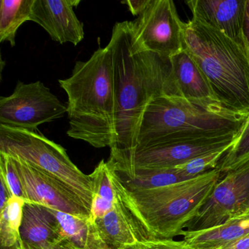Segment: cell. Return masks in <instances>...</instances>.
I'll return each mask as SVG.
<instances>
[{
  "instance_id": "cell-1",
  "label": "cell",
  "mask_w": 249,
  "mask_h": 249,
  "mask_svg": "<svg viewBox=\"0 0 249 249\" xmlns=\"http://www.w3.org/2000/svg\"><path fill=\"white\" fill-rule=\"evenodd\" d=\"M113 59L116 97L114 137L107 162L118 164L137 147L142 116L160 96H176L170 82V58L133 46L129 21L117 22L108 43Z\"/></svg>"
},
{
  "instance_id": "cell-2",
  "label": "cell",
  "mask_w": 249,
  "mask_h": 249,
  "mask_svg": "<svg viewBox=\"0 0 249 249\" xmlns=\"http://www.w3.org/2000/svg\"><path fill=\"white\" fill-rule=\"evenodd\" d=\"M68 95L67 135L96 148H110L114 137L116 97L108 45L86 61H78L71 77L59 80Z\"/></svg>"
},
{
  "instance_id": "cell-3",
  "label": "cell",
  "mask_w": 249,
  "mask_h": 249,
  "mask_svg": "<svg viewBox=\"0 0 249 249\" xmlns=\"http://www.w3.org/2000/svg\"><path fill=\"white\" fill-rule=\"evenodd\" d=\"M111 170L113 186L147 240L182 235L223 176L217 167L175 184L148 190L128 191Z\"/></svg>"
},
{
  "instance_id": "cell-4",
  "label": "cell",
  "mask_w": 249,
  "mask_h": 249,
  "mask_svg": "<svg viewBox=\"0 0 249 249\" xmlns=\"http://www.w3.org/2000/svg\"><path fill=\"white\" fill-rule=\"evenodd\" d=\"M183 49L208 80L225 108L249 115V56L247 49L202 21L185 23Z\"/></svg>"
},
{
  "instance_id": "cell-5",
  "label": "cell",
  "mask_w": 249,
  "mask_h": 249,
  "mask_svg": "<svg viewBox=\"0 0 249 249\" xmlns=\"http://www.w3.org/2000/svg\"><path fill=\"white\" fill-rule=\"evenodd\" d=\"M249 118L218 103L160 96L150 103L142 116L135 149L159 141L240 134Z\"/></svg>"
},
{
  "instance_id": "cell-6",
  "label": "cell",
  "mask_w": 249,
  "mask_h": 249,
  "mask_svg": "<svg viewBox=\"0 0 249 249\" xmlns=\"http://www.w3.org/2000/svg\"><path fill=\"white\" fill-rule=\"evenodd\" d=\"M0 153L21 159L62 182L91 213L93 182L71 161L66 150L38 129L0 125Z\"/></svg>"
},
{
  "instance_id": "cell-7",
  "label": "cell",
  "mask_w": 249,
  "mask_h": 249,
  "mask_svg": "<svg viewBox=\"0 0 249 249\" xmlns=\"http://www.w3.org/2000/svg\"><path fill=\"white\" fill-rule=\"evenodd\" d=\"M240 134L159 141L137 148L123 162L109 164L116 173L131 175L139 170L175 168L201 156L228 151Z\"/></svg>"
},
{
  "instance_id": "cell-8",
  "label": "cell",
  "mask_w": 249,
  "mask_h": 249,
  "mask_svg": "<svg viewBox=\"0 0 249 249\" xmlns=\"http://www.w3.org/2000/svg\"><path fill=\"white\" fill-rule=\"evenodd\" d=\"M184 24L173 1L151 0L136 19L129 21L134 48L172 57L183 49Z\"/></svg>"
},
{
  "instance_id": "cell-9",
  "label": "cell",
  "mask_w": 249,
  "mask_h": 249,
  "mask_svg": "<svg viewBox=\"0 0 249 249\" xmlns=\"http://www.w3.org/2000/svg\"><path fill=\"white\" fill-rule=\"evenodd\" d=\"M68 109L40 81H18L14 92L0 97V125L34 131L60 119Z\"/></svg>"
},
{
  "instance_id": "cell-10",
  "label": "cell",
  "mask_w": 249,
  "mask_h": 249,
  "mask_svg": "<svg viewBox=\"0 0 249 249\" xmlns=\"http://www.w3.org/2000/svg\"><path fill=\"white\" fill-rule=\"evenodd\" d=\"M249 209V160L223 174L185 231H198L221 225Z\"/></svg>"
},
{
  "instance_id": "cell-11",
  "label": "cell",
  "mask_w": 249,
  "mask_h": 249,
  "mask_svg": "<svg viewBox=\"0 0 249 249\" xmlns=\"http://www.w3.org/2000/svg\"><path fill=\"white\" fill-rule=\"evenodd\" d=\"M11 157L19 176L23 199L26 202L39 204L73 215L91 217L89 211L62 182L21 159Z\"/></svg>"
},
{
  "instance_id": "cell-12",
  "label": "cell",
  "mask_w": 249,
  "mask_h": 249,
  "mask_svg": "<svg viewBox=\"0 0 249 249\" xmlns=\"http://www.w3.org/2000/svg\"><path fill=\"white\" fill-rule=\"evenodd\" d=\"M80 3V0H35L30 21L43 27L53 41L78 46L85 35L74 11Z\"/></svg>"
},
{
  "instance_id": "cell-13",
  "label": "cell",
  "mask_w": 249,
  "mask_h": 249,
  "mask_svg": "<svg viewBox=\"0 0 249 249\" xmlns=\"http://www.w3.org/2000/svg\"><path fill=\"white\" fill-rule=\"evenodd\" d=\"M246 2V0H190L186 4L192 18L221 32L247 49L243 32Z\"/></svg>"
},
{
  "instance_id": "cell-14",
  "label": "cell",
  "mask_w": 249,
  "mask_h": 249,
  "mask_svg": "<svg viewBox=\"0 0 249 249\" xmlns=\"http://www.w3.org/2000/svg\"><path fill=\"white\" fill-rule=\"evenodd\" d=\"M114 189L113 209L105 216L92 220L99 238L110 249H121L146 241L120 194Z\"/></svg>"
},
{
  "instance_id": "cell-15",
  "label": "cell",
  "mask_w": 249,
  "mask_h": 249,
  "mask_svg": "<svg viewBox=\"0 0 249 249\" xmlns=\"http://www.w3.org/2000/svg\"><path fill=\"white\" fill-rule=\"evenodd\" d=\"M170 59V81L177 96L194 101L218 103L203 72L184 49Z\"/></svg>"
},
{
  "instance_id": "cell-16",
  "label": "cell",
  "mask_w": 249,
  "mask_h": 249,
  "mask_svg": "<svg viewBox=\"0 0 249 249\" xmlns=\"http://www.w3.org/2000/svg\"><path fill=\"white\" fill-rule=\"evenodd\" d=\"M20 237L21 242L37 249H51L65 240L52 209L30 202L24 206Z\"/></svg>"
},
{
  "instance_id": "cell-17",
  "label": "cell",
  "mask_w": 249,
  "mask_h": 249,
  "mask_svg": "<svg viewBox=\"0 0 249 249\" xmlns=\"http://www.w3.org/2000/svg\"><path fill=\"white\" fill-rule=\"evenodd\" d=\"M249 234V221L233 218L224 224L198 231H184L183 241L189 249H219Z\"/></svg>"
},
{
  "instance_id": "cell-18",
  "label": "cell",
  "mask_w": 249,
  "mask_h": 249,
  "mask_svg": "<svg viewBox=\"0 0 249 249\" xmlns=\"http://www.w3.org/2000/svg\"><path fill=\"white\" fill-rule=\"evenodd\" d=\"M114 173L124 187L128 191L157 189L192 179L182 174L177 167L139 170L131 175L120 174L115 171Z\"/></svg>"
},
{
  "instance_id": "cell-19",
  "label": "cell",
  "mask_w": 249,
  "mask_h": 249,
  "mask_svg": "<svg viewBox=\"0 0 249 249\" xmlns=\"http://www.w3.org/2000/svg\"><path fill=\"white\" fill-rule=\"evenodd\" d=\"M93 182L91 220L107 215L114 205L116 192L112 180V170L107 161L102 160L90 174Z\"/></svg>"
},
{
  "instance_id": "cell-20",
  "label": "cell",
  "mask_w": 249,
  "mask_h": 249,
  "mask_svg": "<svg viewBox=\"0 0 249 249\" xmlns=\"http://www.w3.org/2000/svg\"><path fill=\"white\" fill-rule=\"evenodd\" d=\"M35 0H1L0 5V42L16 46L19 27L30 21Z\"/></svg>"
},
{
  "instance_id": "cell-21",
  "label": "cell",
  "mask_w": 249,
  "mask_h": 249,
  "mask_svg": "<svg viewBox=\"0 0 249 249\" xmlns=\"http://www.w3.org/2000/svg\"><path fill=\"white\" fill-rule=\"evenodd\" d=\"M52 211L59 222L62 237L76 249H87L96 234L91 217Z\"/></svg>"
},
{
  "instance_id": "cell-22",
  "label": "cell",
  "mask_w": 249,
  "mask_h": 249,
  "mask_svg": "<svg viewBox=\"0 0 249 249\" xmlns=\"http://www.w3.org/2000/svg\"><path fill=\"white\" fill-rule=\"evenodd\" d=\"M25 202L23 198L12 196L1 210L0 240L2 247L10 249L18 246L21 240L20 227Z\"/></svg>"
},
{
  "instance_id": "cell-23",
  "label": "cell",
  "mask_w": 249,
  "mask_h": 249,
  "mask_svg": "<svg viewBox=\"0 0 249 249\" xmlns=\"http://www.w3.org/2000/svg\"><path fill=\"white\" fill-rule=\"evenodd\" d=\"M249 160V118L235 143L224 154L218 168L223 174L241 165Z\"/></svg>"
},
{
  "instance_id": "cell-24",
  "label": "cell",
  "mask_w": 249,
  "mask_h": 249,
  "mask_svg": "<svg viewBox=\"0 0 249 249\" xmlns=\"http://www.w3.org/2000/svg\"><path fill=\"white\" fill-rule=\"evenodd\" d=\"M227 152L225 151H218L201 156L177 167V168L186 177L195 178L216 169L221 159Z\"/></svg>"
},
{
  "instance_id": "cell-25",
  "label": "cell",
  "mask_w": 249,
  "mask_h": 249,
  "mask_svg": "<svg viewBox=\"0 0 249 249\" xmlns=\"http://www.w3.org/2000/svg\"><path fill=\"white\" fill-rule=\"evenodd\" d=\"M0 178L8 185L12 196L23 198L21 181L12 158L2 153H0Z\"/></svg>"
},
{
  "instance_id": "cell-26",
  "label": "cell",
  "mask_w": 249,
  "mask_h": 249,
  "mask_svg": "<svg viewBox=\"0 0 249 249\" xmlns=\"http://www.w3.org/2000/svg\"><path fill=\"white\" fill-rule=\"evenodd\" d=\"M142 249H189L186 243L173 239H155L141 243Z\"/></svg>"
},
{
  "instance_id": "cell-27",
  "label": "cell",
  "mask_w": 249,
  "mask_h": 249,
  "mask_svg": "<svg viewBox=\"0 0 249 249\" xmlns=\"http://www.w3.org/2000/svg\"><path fill=\"white\" fill-rule=\"evenodd\" d=\"M151 0H126L122 2L126 5L134 17H139L151 3Z\"/></svg>"
},
{
  "instance_id": "cell-28",
  "label": "cell",
  "mask_w": 249,
  "mask_h": 249,
  "mask_svg": "<svg viewBox=\"0 0 249 249\" xmlns=\"http://www.w3.org/2000/svg\"><path fill=\"white\" fill-rule=\"evenodd\" d=\"M219 249H249V234L228 243Z\"/></svg>"
},
{
  "instance_id": "cell-29",
  "label": "cell",
  "mask_w": 249,
  "mask_h": 249,
  "mask_svg": "<svg viewBox=\"0 0 249 249\" xmlns=\"http://www.w3.org/2000/svg\"><path fill=\"white\" fill-rule=\"evenodd\" d=\"M0 183H1V192H0V209L2 210L6 205L7 202L9 200L10 198L12 196L11 191L8 188V185L5 183V180L0 178Z\"/></svg>"
},
{
  "instance_id": "cell-30",
  "label": "cell",
  "mask_w": 249,
  "mask_h": 249,
  "mask_svg": "<svg viewBox=\"0 0 249 249\" xmlns=\"http://www.w3.org/2000/svg\"><path fill=\"white\" fill-rule=\"evenodd\" d=\"M243 32H244L245 41H246V48H247L249 56V0H246V2Z\"/></svg>"
},
{
  "instance_id": "cell-31",
  "label": "cell",
  "mask_w": 249,
  "mask_h": 249,
  "mask_svg": "<svg viewBox=\"0 0 249 249\" xmlns=\"http://www.w3.org/2000/svg\"><path fill=\"white\" fill-rule=\"evenodd\" d=\"M87 249H110L106 245H105L101 240L99 238L97 235V231H96L95 236L94 238L91 240L89 246Z\"/></svg>"
},
{
  "instance_id": "cell-32",
  "label": "cell",
  "mask_w": 249,
  "mask_h": 249,
  "mask_svg": "<svg viewBox=\"0 0 249 249\" xmlns=\"http://www.w3.org/2000/svg\"><path fill=\"white\" fill-rule=\"evenodd\" d=\"M51 249H76L67 240H61L53 246Z\"/></svg>"
},
{
  "instance_id": "cell-33",
  "label": "cell",
  "mask_w": 249,
  "mask_h": 249,
  "mask_svg": "<svg viewBox=\"0 0 249 249\" xmlns=\"http://www.w3.org/2000/svg\"><path fill=\"white\" fill-rule=\"evenodd\" d=\"M234 218L242 220V221H249V209L245 211L244 213H243L240 214V215H239L238 216Z\"/></svg>"
},
{
  "instance_id": "cell-34",
  "label": "cell",
  "mask_w": 249,
  "mask_h": 249,
  "mask_svg": "<svg viewBox=\"0 0 249 249\" xmlns=\"http://www.w3.org/2000/svg\"><path fill=\"white\" fill-rule=\"evenodd\" d=\"M17 249H37L36 248L31 247V246H28L26 243H23L20 240L18 243V246H17Z\"/></svg>"
},
{
  "instance_id": "cell-35",
  "label": "cell",
  "mask_w": 249,
  "mask_h": 249,
  "mask_svg": "<svg viewBox=\"0 0 249 249\" xmlns=\"http://www.w3.org/2000/svg\"><path fill=\"white\" fill-rule=\"evenodd\" d=\"M121 249H142V248H141V243H140L132 245V246H125V247Z\"/></svg>"
}]
</instances>
